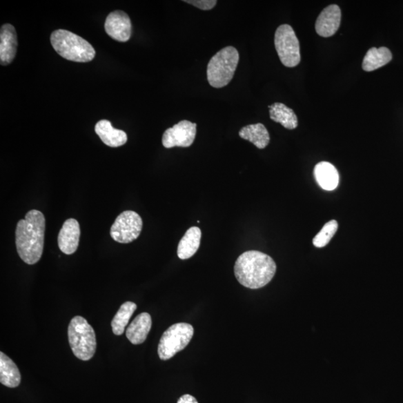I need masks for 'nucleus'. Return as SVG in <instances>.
Instances as JSON below:
<instances>
[{
  "instance_id": "1",
  "label": "nucleus",
  "mask_w": 403,
  "mask_h": 403,
  "mask_svg": "<svg viewBox=\"0 0 403 403\" xmlns=\"http://www.w3.org/2000/svg\"><path fill=\"white\" fill-rule=\"evenodd\" d=\"M45 217L38 210H31L17 223L15 237L18 255L26 264H35L41 258L45 234Z\"/></svg>"
},
{
  "instance_id": "2",
  "label": "nucleus",
  "mask_w": 403,
  "mask_h": 403,
  "mask_svg": "<svg viewBox=\"0 0 403 403\" xmlns=\"http://www.w3.org/2000/svg\"><path fill=\"white\" fill-rule=\"evenodd\" d=\"M277 271V264L267 254L250 250L242 254L235 264V275L238 282L250 289L267 286Z\"/></svg>"
},
{
  "instance_id": "3",
  "label": "nucleus",
  "mask_w": 403,
  "mask_h": 403,
  "mask_svg": "<svg viewBox=\"0 0 403 403\" xmlns=\"http://www.w3.org/2000/svg\"><path fill=\"white\" fill-rule=\"evenodd\" d=\"M52 48L63 59L75 62L92 61L96 52L92 45L80 36L65 30L54 31L50 36Z\"/></svg>"
},
{
  "instance_id": "4",
  "label": "nucleus",
  "mask_w": 403,
  "mask_h": 403,
  "mask_svg": "<svg viewBox=\"0 0 403 403\" xmlns=\"http://www.w3.org/2000/svg\"><path fill=\"white\" fill-rule=\"evenodd\" d=\"M239 61V53L234 48L226 47L210 59L207 67V79L210 86L222 88L233 79Z\"/></svg>"
},
{
  "instance_id": "5",
  "label": "nucleus",
  "mask_w": 403,
  "mask_h": 403,
  "mask_svg": "<svg viewBox=\"0 0 403 403\" xmlns=\"http://www.w3.org/2000/svg\"><path fill=\"white\" fill-rule=\"evenodd\" d=\"M68 339L71 350L80 360L93 358L97 349L95 332L87 320L81 316L71 320L68 326Z\"/></svg>"
},
{
  "instance_id": "6",
  "label": "nucleus",
  "mask_w": 403,
  "mask_h": 403,
  "mask_svg": "<svg viewBox=\"0 0 403 403\" xmlns=\"http://www.w3.org/2000/svg\"><path fill=\"white\" fill-rule=\"evenodd\" d=\"M194 328L189 324L179 323L164 333L158 347L159 358L167 361L185 349L194 335Z\"/></svg>"
},
{
  "instance_id": "7",
  "label": "nucleus",
  "mask_w": 403,
  "mask_h": 403,
  "mask_svg": "<svg viewBox=\"0 0 403 403\" xmlns=\"http://www.w3.org/2000/svg\"><path fill=\"white\" fill-rule=\"evenodd\" d=\"M274 43L283 66L295 68L299 65L301 60L299 42L291 26L284 24L278 27Z\"/></svg>"
},
{
  "instance_id": "8",
  "label": "nucleus",
  "mask_w": 403,
  "mask_h": 403,
  "mask_svg": "<svg viewBox=\"0 0 403 403\" xmlns=\"http://www.w3.org/2000/svg\"><path fill=\"white\" fill-rule=\"evenodd\" d=\"M142 227L141 216L132 210H126L116 218L110 235L118 243L130 244L139 237Z\"/></svg>"
},
{
  "instance_id": "9",
  "label": "nucleus",
  "mask_w": 403,
  "mask_h": 403,
  "mask_svg": "<svg viewBox=\"0 0 403 403\" xmlns=\"http://www.w3.org/2000/svg\"><path fill=\"white\" fill-rule=\"evenodd\" d=\"M197 134V124L188 121H181L169 128L162 137V144L167 149L189 148L193 144Z\"/></svg>"
},
{
  "instance_id": "10",
  "label": "nucleus",
  "mask_w": 403,
  "mask_h": 403,
  "mask_svg": "<svg viewBox=\"0 0 403 403\" xmlns=\"http://www.w3.org/2000/svg\"><path fill=\"white\" fill-rule=\"evenodd\" d=\"M105 30L117 41H129L132 35V23L129 15L123 11L110 13L106 18Z\"/></svg>"
},
{
  "instance_id": "11",
  "label": "nucleus",
  "mask_w": 403,
  "mask_h": 403,
  "mask_svg": "<svg viewBox=\"0 0 403 403\" xmlns=\"http://www.w3.org/2000/svg\"><path fill=\"white\" fill-rule=\"evenodd\" d=\"M342 11L337 5H331L320 14L315 23L317 33L324 38L334 35L341 25Z\"/></svg>"
},
{
  "instance_id": "12",
  "label": "nucleus",
  "mask_w": 403,
  "mask_h": 403,
  "mask_svg": "<svg viewBox=\"0 0 403 403\" xmlns=\"http://www.w3.org/2000/svg\"><path fill=\"white\" fill-rule=\"evenodd\" d=\"M80 234V226L77 219H68L63 223L58 236L60 250L66 255L75 253L78 249Z\"/></svg>"
},
{
  "instance_id": "13",
  "label": "nucleus",
  "mask_w": 403,
  "mask_h": 403,
  "mask_svg": "<svg viewBox=\"0 0 403 403\" xmlns=\"http://www.w3.org/2000/svg\"><path fill=\"white\" fill-rule=\"evenodd\" d=\"M17 48V36L14 27L4 24L0 30V63L6 66L14 61Z\"/></svg>"
},
{
  "instance_id": "14",
  "label": "nucleus",
  "mask_w": 403,
  "mask_h": 403,
  "mask_svg": "<svg viewBox=\"0 0 403 403\" xmlns=\"http://www.w3.org/2000/svg\"><path fill=\"white\" fill-rule=\"evenodd\" d=\"M152 327V318L148 313L137 315L126 329V337L135 345L146 341Z\"/></svg>"
},
{
  "instance_id": "15",
  "label": "nucleus",
  "mask_w": 403,
  "mask_h": 403,
  "mask_svg": "<svg viewBox=\"0 0 403 403\" xmlns=\"http://www.w3.org/2000/svg\"><path fill=\"white\" fill-rule=\"evenodd\" d=\"M95 132L100 139L111 148H119L127 142V135L124 131L115 129L111 122L99 121L95 126Z\"/></svg>"
},
{
  "instance_id": "16",
  "label": "nucleus",
  "mask_w": 403,
  "mask_h": 403,
  "mask_svg": "<svg viewBox=\"0 0 403 403\" xmlns=\"http://www.w3.org/2000/svg\"><path fill=\"white\" fill-rule=\"evenodd\" d=\"M202 233L197 226L190 227L180 241L177 255L180 259L186 260L192 257L199 248Z\"/></svg>"
},
{
  "instance_id": "17",
  "label": "nucleus",
  "mask_w": 403,
  "mask_h": 403,
  "mask_svg": "<svg viewBox=\"0 0 403 403\" xmlns=\"http://www.w3.org/2000/svg\"><path fill=\"white\" fill-rule=\"evenodd\" d=\"M315 177L318 185L326 190H333L339 184V174L331 163L320 162L315 168Z\"/></svg>"
},
{
  "instance_id": "18",
  "label": "nucleus",
  "mask_w": 403,
  "mask_h": 403,
  "mask_svg": "<svg viewBox=\"0 0 403 403\" xmlns=\"http://www.w3.org/2000/svg\"><path fill=\"white\" fill-rule=\"evenodd\" d=\"M21 381V375L16 364L3 352L0 353V382L8 388H16Z\"/></svg>"
},
{
  "instance_id": "19",
  "label": "nucleus",
  "mask_w": 403,
  "mask_h": 403,
  "mask_svg": "<svg viewBox=\"0 0 403 403\" xmlns=\"http://www.w3.org/2000/svg\"><path fill=\"white\" fill-rule=\"evenodd\" d=\"M242 139L253 143L256 148L262 150L270 143V135L267 128L262 124L246 126L239 131Z\"/></svg>"
},
{
  "instance_id": "20",
  "label": "nucleus",
  "mask_w": 403,
  "mask_h": 403,
  "mask_svg": "<svg viewBox=\"0 0 403 403\" xmlns=\"http://www.w3.org/2000/svg\"><path fill=\"white\" fill-rule=\"evenodd\" d=\"M272 121L280 124L286 129L293 130L298 126V119L294 111L285 104L276 103L269 106Z\"/></svg>"
},
{
  "instance_id": "21",
  "label": "nucleus",
  "mask_w": 403,
  "mask_h": 403,
  "mask_svg": "<svg viewBox=\"0 0 403 403\" xmlns=\"http://www.w3.org/2000/svg\"><path fill=\"white\" fill-rule=\"evenodd\" d=\"M392 60V54L387 48L370 49L362 63L364 71L371 72L386 66Z\"/></svg>"
},
{
  "instance_id": "22",
  "label": "nucleus",
  "mask_w": 403,
  "mask_h": 403,
  "mask_svg": "<svg viewBox=\"0 0 403 403\" xmlns=\"http://www.w3.org/2000/svg\"><path fill=\"white\" fill-rule=\"evenodd\" d=\"M137 305L132 302H126L118 310L112 320V331L116 335H121L125 331V328L129 324L130 320L133 315Z\"/></svg>"
},
{
  "instance_id": "23",
  "label": "nucleus",
  "mask_w": 403,
  "mask_h": 403,
  "mask_svg": "<svg viewBox=\"0 0 403 403\" xmlns=\"http://www.w3.org/2000/svg\"><path fill=\"white\" fill-rule=\"evenodd\" d=\"M338 228V224L335 219L326 224L322 230L314 237L313 244L322 248L326 246L336 233Z\"/></svg>"
},
{
  "instance_id": "24",
  "label": "nucleus",
  "mask_w": 403,
  "mask_h": 403,
  "mask_svg": "<svg viewBox=\"0 0 403 403\" xmlns=\"http://www.w3.org/2000/svg\"><path fill=\"white\" fill-rule=\"evenodd\" d=\"M185 3L193 5L201 10L208 11L217 4L216 0H186Z\"/></svg>"
},
{
  "instance_id": "25",
  "label": "nucleus",
  "mask_w": 403,
  "mask_h": 403,
  "mask_svg": "<svg viewBox=\"0 0 403 403\" xmlns=\"http://www.w3.org/2000/svg\"><path fill=\"white\" fill-rule=\"evenodd\" d=\"M177 403H198V402L195 397L185 395L179 398Z\"/></svg>"
}]
</instances>
